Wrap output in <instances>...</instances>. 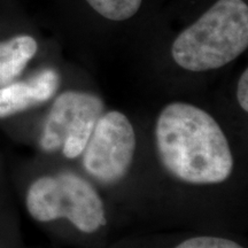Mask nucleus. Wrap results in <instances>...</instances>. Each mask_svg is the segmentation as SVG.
Listing matches in <instances>:
<instances>
[{"mask_svg": "<svg viewBox=\"0 0 248 248\" xmlns=\"http://www.w3.org/2000/svg\"><path fill=\"white\" fill-rule=\"evenodd\" d=\"M27 209L38 222L67 218L84 233L106 224L102 200L85 179L71 172L36 179L27 193Z\"/></svg>", "mask_w": 248, "mask_h": 248, "instance_id": "7ed1b4c3", "label": "nucleus"}, {"mask_svg": "<svg viewBox=\"0 0 248 248\" xmlns=\"http://www.w3.org/2000/svg\"><path fill=\"white\" fill-rule=\"evenodd\" d=\"M60 85V76L47 68L23 82L0 88V119L21 113L48 101Z\"/></svg>", "mask_w": 248, "mask_h": 248, "instance_id": "423d86ee", "label": "nucleus"}, {"mask_svg": "<svg viewBox=\"0 0 248 248\" xmlns=\"http://www.w3.org/2000/svg\"><path fill=\"white\" fill-rule=\"evenodd\" d=\"M136 150L135 130L124 114L108 111L99 117L83 151V164L102 184L121 181L131 167Z\"/></svg>", "mask_w": 248, "mask_h": 248, "instance_id": "39448f33", "label": "nucleus"}, {"mask_svg": "<svg viewBox=\"0 0 248 248\" xmlns=\"http://www.w3.org/2000/svg\"><path fill=\"white\" fill-rule=\"evenodd\" d=\"M104 102L88 92L66 91L52 105L40 137L45 152L62 151L67 159L83 153L99 117Z\"/></svg>", "mask_w": 248, "mask_h": 248, "instance_id": "20e7f679", "label": "nucleus"}, {"mask_svg": "<svg viewBox=\"0 0 248 248\" xmlns=\"http://www.w3.org/2000/svg\"><path fill=\"white\" fill-rule=\"evenodd\" d=\"M176 248H244L229 239L216 237H195L183 241Z\"/></svg>", "mask_w": 248, "mask_h": 248, "instance_id": "1a4fd4ad", "label": "nucleus"}, {"mask_svg": "<svg viewBox=\"0 0 248 248\" xmlns=\"http://www.w3.org/2000/svg\"><path fill=\"white\" fill-rule=\"evenodd\" d=\"M161 163L179 181L218 184L230 177L233 155L218 123L201 108L172 102L160 113L155 126Z\"/></svg>", "mask_w": 248, "mask_h": 248, "instance_id": "f257e3e1", "label": "nucleus"}, {"mask_svg": "<svg viewBox=\"0 0 248 248\" xmlns=\"http://www.w3.org/2000/svg\"><path fill=\"white\" fill-rule=\"evenodd\" d=\"M247 46V4L244 0H218L179 33L171 55L183 69L201 73L226 66Z\"/></svg>", "mask_w": 248, "mask_h": 248, "instance_id": "f03ea898", "label": "nucleus"}, {"mask_svg": "<svg viewBox=\"0 0 248 248\" xmlns=\"http://www.w3.org/2000/svg\"><path fill=\"white\" fill-rule=\"evenodd\" d=\"M38 49L36 39L29 35H20L0 42V88L13 83L35 57Z\"/></svg>", "mask_w": 248, "mask_h": 248, "instance_id": "0eeeda50", "label": "nucleus"}, {"mask_svg": "<svg viewBox=\"0 0 248 248\" xmlns=\"http://www.w3.org/2000/svg\"><path fill=\"white\" fill-rule=\"evenodd\" d=\"M237 99L243 110L248 111V70L241 74L237 86Z\"/></svg>", "mask_w": 248, "mask_h": 248, "instance_id": "9d476101", "label": "nucleus"}, {"mask_svg": "<svg viewBox=\"0 0 248 248\" xmlns=\"http://www.w3.org/2000/svg\"><path fill=\"white\" fill-rule=\"evenodd\" d=\"M102 17L110 21H125L140 8L142 0H86Z\"/></svg>", "mask_w": 248, "mask_h": 248, "instance_id": "6e6552de", "label": "nucleus"}]
</instances>
